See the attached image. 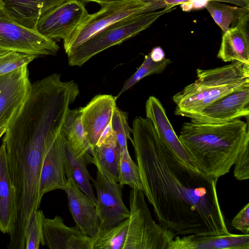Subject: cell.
Segmentation results:
<instances>
[{
    "label": "cell",
    "instance_id": "cell-1",
    "mask_svg": "<svg viewBox=\"0 0 249 249\" xmlns=\"http://www.w3.org/2000/svg\"><path fill=\"white\" fill-rule=\"evenodd\" d=\"M143 192L161 226L177 234H229L216 190L217 179L178 159L148 118L131 129Z\"/></svg>",
    "mask_w": 249,
    "mask_h": 249
},
{
    "label": "cell",
    "instance_id": "cell-2",
    "mask_svg": "<svg viewBox=\"0 0 249 249\" xmlns=\"http://www.w3.org/2000/svg\"><path fill=\"white\" fill-rule=\"evenodd\" d=\"M178 138L198 170L217 179L229 172L243 147L249 143V122L219 123L190 119Z\"/></svg>",
    "mask_w": 249,
    "mask_h": 249
},
{
    "label": "cell",
    "instance_id": "cell-3",
    "mask_svg": "<svg viewBox=\"0 0 249 249\" xmlns=\"http://www.w3.org/2000/svg\"><path fill=\"white\" fill-rule=\"evenodd\" d=\"M129 216L100 232L93 249H167L177 235L153 219L142 191L131 188Z\"/></svg>",
    "mask_w": 249,
    "mask_h": 249
},
{
    "label": "cell",
    "instance_id": "cell-4",
    "mask_svg": "<svg viewBox=\"0 0 249 249\" xmlns=\"http://www.w3.org/2000/svg\"><path fill=\"white\" fill-rule=\"evenodd\" d=\"M196 72V80L173 97L177 115L188 117L228 94L249 87V65L241 62L197 69Z\"/></svg>",
    "mask_w": 249,
    "mask_h": 249
},
{
    "label": "cell",
    "instance_id": "cell-5",
    "mask_svg": "<svg viewBox=\"0 0 249 249\" xmlns=\"http://www.w3.org/2000/svg\"><path fill=\"white\" fill-rule=\"evenodd\" d=\"M173 8L137 13L108 26L67 53L69 65L82 66L97 53L145 30L160 16L172 11Z\"/></svg>",
    "mask_w": 249,
    "mask_h": 249
},
{
    "label": "cell",
    "instance_id": "cell-6",
    "mask_svg": "<svg viewBox=\"0 0 249 249\" xmlns=\"http://www.w3.org/2000/svg\"><path fill=\"white\" fill-rule=\"evenodd\" d=\"M101 9L89 14L77 30L66 41L64 48L67 54L108 26L133 15L165 8L162 2L128 0L100 4Z\"/></svg>",
    "mask_w": 249,
    "mask_h": 249
},
{
    "label": "cell",
    "instance_id": "cell-7",
    "mask_svg": "<svg viewBox=\"0 0 249 249\" xmlns=\"http://www.w3.org/2000/svg\"><path fill=\"white\" fill-rule=\"evenodd\" d=\"M59 46L54 40L16 21L0 0V54L15 51L36 57L55 54Z\"/></svg>",
    "mask_w": 249,
    "mask_h": 249
},
{
    "label": "cell",
    "instance_id": "cell-8",
    "mask_svg": "<svg viewBox=\"0 0 249 249\" xmlns=\"http://www.w3.org/2000/svg\"><path fill=\"white\" fill-rule=\"evenodd\" d=\"M89 13L79 0H67L54 7L38 20L36 29L50 39L67 40L86 18Z\"/></svg>",
    "mask_w": 249,
    "mask_h": 249
},
{
    "label": "cell",
    "instance_id": "cell-9",
    "mask_svg": "<svg viewBox=\"0 0 249 249\" xmlns=\"http://www.w3.org/2000/svg\"><path fill=\"white\" fill-rule=\"evenodd\" d=\"M31 86L28 65L0 76V128H7L20 114Z\"/></svg>",
    "mask_w": 249,
    "mask_h": 249
},
{
    "label": "cell",
    "instance_id": "cell-10",
    "mask_svg": "<svg viewBox=\"0 0 249 249\" xmlns=\"http://www.w3.org/2000/svg\"><path fill=\"white\" fill-rule=\"evenodd\" d=\"M91 180L97 193L100 233L128 218L130 211L123 200L122 185L109 181L98 171L96 178Z\"/></svg>",
    "mask_w": 249,
    "mask_h": 249
},
{
    "label": "cell",
    "instance_id": "cell-11",
    "mask_svg": "<svg viewBox=\"0 0 249 249\" xmlns=\"http://www.w3.org/2000/svg\"><path fill=\"white\" fill-rule=\"evenodd\" d=\"M116 99V96L112 95L99 94L80 107L81 122L90 150L96 145L111 124Z\"/></svg>",
    "mask_w": 249,
    "mask_h": 249
},
{
    "label": "cell",
    "instance_id": "cell-12",
    "mask_svg": "<svg viewBox=\"0 0 249 249\" xmlns=\"http://www.w3.org/2000/svg\"><path fill=\"white\" fill-rule=\"evenodd\" d=\"M249 87L229 94L188 117L197 122L219 123L241 117L249 120Z\"/></svg>",
    "mask_w": 249,
    "mask_h": 249
},
{
    "label": "cell",
    "instance_id": "cell-13",
    "mask_svg": "<svg viewBox=\"0 0 249 249\" xmlns=\"http://www.w3.org/2000/svg\"><path fill=\"white\" fill-rule=\"evenodd\" d=\"M66 139L62 131L52 139L47 146L43 161L39 185V196L63 190L67 183L64 159Z\"/></svg>",
    "mask_w": 249,
    "mask_h": 249
},
{
    "label": "cell",
    "instance_id": "cell-14",
    "mask_svg": "<svg viewBox=\"0 0 249 249\" xmlns=\"http://www.w3.org/2000/svg\"><path fill=\"white\" fill-rule=\"evenodd\" d=\"M63 190L67 194L69 209L75 226L95 240L99 234L96 205L71 178H67V184Z\"/></svg>",
    "mask_w": 249,
    "mask_h": 249
},
{
    "label": "cell",
    "instance_id": "cell-15",
    "mask_svg": "<svg viewBox=\"0 0 249 249\" xmlns=\"http://www.w3.org/2000/svg\"><path fill=\"white\" fill-rule=\"evenodd\" d=\"M43 233L45 245L50 249H93L94 240L75 225L67 226L58 215L45 218Z\"/></svg>",
    "mask_w": 249,
    "mask_h": 249
},
{
    "label": "cell",
    "instance_id": "cell-16",
    "mask_svg": "<svg viewBox=\"0 0 249 249\" xmlns=\"http://www.w3.org/2000/svg\"><path fill=\"white\" fill-rule=\"evenodd\" d=\"M92 163L97 171L111 182H119L120 147L110 124L101 137L97 144L91 149Z\"/></svg>",
    "mask_w": 249,
    "mask_h": 249
},
{
    "label": "cell",
    "instance_id": "cell-17",
    "mask_svg": "<svg viewBox=\"0 0 249 249\" xmlns=\"http://www.w3.org/2000/svg\"><path fill=\"white\" fill-rule=\"evenodd\" d=\"M145 112L146 117L152 121L159 135L177 157L190 167L197 169L174 131L160 100L150 96L146 102Z\"/></svg>",
    "mask_w": 249,
    "mask_h": 249
},
{
    "label": "cell",
    "instance_id": "cell-18",
    "mask_svg": "<svg viewBox=\"0 0 249 249\" xmlns=\"http://www.w3.org/2000/svg\"><path fill=\"white\" fill-rule=\"evenodd\" d=\"M217 56L225 62H239L249 65V13L242 16L235 26L224 33Z\"/></svg>",
    "mask_w": 249,
    "mask_h": 249
},
{
    "label": "cell",
    "instance_id": "cell-19",
    "mask_svg": "<svg viewBox=\"0 0 249 249\" xmlns=\"http://www.w3.org/2000/svg\"><path fill=\"white\" fill-rule=\"evenodd\" d=\"M16 218V193L11 180L5 147L2 143L0 147V231L12 235Z\"/></svg>",
    "mask_w": 249,
    "mask_h": 249
},
{
    "label": "cell",
    "instance_id": "cell-20",
    "mask_svg": "<svg viewBox=\"0 0 249 249\" xmlns=\"http://www.w3.org/2000/svg\"><path fill=\"white\" fill-rule=\"evenodd\" d=\"M167 249H249V234L176 236Z\"/></svg>",
    "mask_w": 249,
    "mask_h": 249
},
{
    "label": "cell",
    "instance_id": "cell-21",
    "mask_svg": "<svg viewBox=\"0 0 249 249\" xmlns=\"http://www.w3.org/2000/svg\"><path fill=\"white\" fill-rule=\"evenodd\" d=\"M67 0H1L11 16L18 23L36 28L38 19L45 13Z\"/></svg>",
    "mask_w": 249,
    "mask_h": 249
},
{
    "label": "cell",
    "instance_id": "cell-22",
    "mask_svg": "<svg viewBox=\"0 0 249 249\" xmlns=\"http://www.w3.org/2000/svg\"><path fill=\"white\" fill-rule=\"evenodd\" d=\"M92 157L87 152L82 157H75L66 141L65 153V171L67 178H71L78 187L97 205L95 197L90 180L91 177L87 169V165L92 163Z\"/></svg>",
    "mask_w": 249,
    "mask_h": 249
},
{
    "label": "cell",
    "instance_id": "cell-23",
    "mask_svg": "<svg viewBox=\"0 0 249 249\" xmlns=\"http://www.w3.org/2000/svg\"><path fill=\"white\" fill-rule=\"evenodd\" d=\"M80 108L68 112L61 128L67 144L73 155L79 158L89 153L90 147L86 139L81 119Z\"/></svg>",
    "mask_w": 249,
    "mask_h": 249
},
{
    "label": "cell",
    "instance_id": "cell-24",
    "mask_svg": "<svg viewBox=\"0 0 249 249\" xmlns=\"http://www.w3.org/2000/svg\"><path fill=\"white\" fill-rule=\"evenodd\" d=\"M205 7L224 33L229 30L230 24L235 26L242 16L249 13V7L231 6L214 0H209Z\"/></svg>",
    "mask_w": 249,
    "mask_h": 249
},
{
    "label": "cell",
    "instance_id": "cell-25",
    "mask_svg": "<svg viewBox=\"0 0 249 249\" xmlns=\"http://www.w3.org/2000/svg\"><path fill=\"white\" fill-rule=\"evenodd\" d=\"M171 62V60L165 57L160 61L156 62L152 59L149 53L146 55L143 63L138 69L124 82L122 89L116 96L117 99L143 78L153 74L161 73Z\"/></svg>",
    "mask_w": 249,
    "mask_h": 249
},
{
    "label": "cell",
    "instance_id": "cell-26",
    "mask_svg": "<svg viewBox=\"0 0 249 249\" xmlns=\"http://www.w3.org/2000/svg\"><path fill=\"white\" fill-rule=\"evenodd\" d=\"M119 183L128 185L131 188L143 191V187L137 164L130 157L128 149L121 152L119 163Z\"/></svg>",
    "mask_w": 249,
    "mask_h": 249
},
{
    "label": "cell",
    "instance_id": "cell-27",
    "mask_svg": "<svg viewBox=\"0 0 249 249\" xmlns=\"http://www.w3.org/2000/svg\"><path fill=\"white\" fill-rule=\"evenodd\" d=\"M45 217L41 210L32 212L24 231L25 249H38L45 245L43 224Z\"/></svg>",
    "mask_w": 249,
    "mask_h": 249
},
{
    "label": "cell",
    "instance_id": "cell-28",
    "mask_svg": "<svg viewBox=\"0 0 249 249\" xmlns=\"http://www.w3.org/2000/svg\"><path fill=\"white\" fill-rule=\"evenodd\" d=\"M111 124L120 145L121 152L128 149L127 141L132 140L130 137L132 129L128 124L126 113L116 106L112 115Z\"/></svg>",
    "mask_w": 249,
    "mask_h": 249
},
{
    "label": "cell",
    "instance_id": "cell-29",
    "mask_svg": "<svg viewBox=\"0 0 249 249\" xmlns=\"http://www.w3.org/2000/svg\"><path fill=\"white\" fill-rule=\"evenodd\" d=\"M36 57L24 53L10 51L0 54V76L28 65Z\"/></svg>",
    "mask_w": 249,
    "mask_h": 249
},
{
    "label": "cell",
    "instance_id": "cell-30",
    "mask_svg": "<svg viewBox=\"0 0 249 249\" xmlns=\"http://www.w3.org/2000/svg\"><path fill=\"white\" fill-rule=\"evenodd\" d=\"M234 164L233 175L237 180L241 181L249 178V143L241 149Z\"/></svg>",
    "mask_w": 249,
    "mask_h": 249
},
{
    "label": "cell",
    "instance_id": "cell-31",
    "mask_svg": "<svg viewBox=\"0 0 249 249\" xmlns=\"http://www.w3.org/2000/svg\"><path fill=\"white\" fill-rule=\"evenodd\" d=\"M231 226L244 234L249 233V203H248L233 218Z\"/></svg>",
    "mask_w": 249,
    "mask_h": 249
},
{
    "label": "cell",
    "instance_id": "cell-32",
    "mask_svg": "<svg viewBox=\"0 0 249 249\" xmlns=\"http://www.w3.org/2000/svg\"><path fill=\"white\" fill-rule=\"evenodd\" d=\"M149 53L152 59L156 62L160 61L165 58L163 50L160 47L153 48Z\"/></svg>",
    "mask_w": 249,
    "mask_h": 249
},
{
    "label": "cell",
    "instance_id": "cell-33",
    "mask_svg": "<svg viewBox=\"0 0 249 249\" xmlns=\"http://www.w3.org/2000/svg\"><path fill=\"white\" fill-rule=\"evenodd\" d=\"M237 5L240 7H249V0H212Z\"/></svg>",
    "mask_w": 249,
    "mask_h": 249
},
{
    "label": "cell",
    "instance_id": "cell-34",
    "mask_svg": "<svg viewBox=\"0 0 249 249\" xmlns=\"http://www.w3.org/2000/svg\"><path fill=\"white\" fill-rule=\"evenodd\" d=\"M83 2H95L99 3V4L102 3H109L111 2H116V1H124V0H79Z\"/></svg>",
    "mask_w": 249,
    "mask_h": 249
},
{
    "label": "cell",
    "instance_id": "cell-35",
    "mask_svg": "<svg viewBox=\"0 0 249 249\" xmlns=\"http://www.w3.org/2000/svg\"><path fill=\"white\" fill-rule=\"evenodd\" d=\"M6 128H0V138L4 134Z\"/></svg>",
    "mask_w": 249,
    "mask_h": 249
},
{
    "label": "cell",
    "instance_id": "cell-36",
    "mask_svg": "<svg viewBox=\"0 0 249 249\" xmlns=\"http://www.w3.org/2000/svg\"></svg>",
    "mask_w": 249,
    "mask_h": 249
}]
</instances>
